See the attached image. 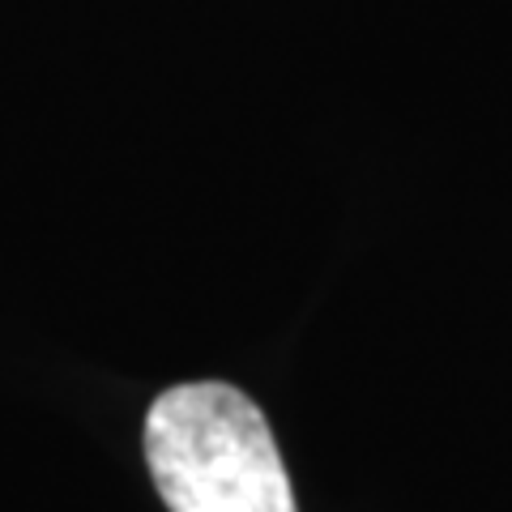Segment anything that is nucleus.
Listing matches in <instances>:
<instances>
[{
	"label": "nucleus",
	"mask_w": 512,
	"mask_h": 512,
	"mask_svg": "<svg viewBox=\"0 0 512 512\" xmlns=\"http://www.w3.org/2000/svg\"><path fill=\"white\" fill-rule=\"evenodd\" d=\"M141 448L171 512H299L269 419L235 384L192 380L158 393Z\"/></svg>",
	"instance_id": "1"
}]
</instances>
